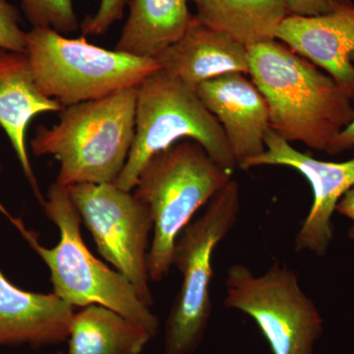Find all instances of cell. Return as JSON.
Returning a JSON list of instances; mask_svg holds the SVG:
<instances>
[{"label": "cell", "mask_w": 354, "mask_h": 354, "mask_svg": "<svg viewBox=\"0 0 354 354\" xmlns=\"http://www.w3.org/2000/svg\"><path fill=\"white\" fill-rule=\"evenodd\" d=\"M152 339L118 312L91 304L74 314L67 354H141Z\"/></svg>", "instance_id": "obj_18"}, {"label": "cell", "mask_w": 354, "mask_h": 354, "mask_svg": "<svg viewBox=\"0 0 354 354\" xmlns=\"http://www.w3.org/2000/svg\"><path fill=\"white\" fill-rule=\"evenodd\" d=\"M137 87L62 109L59 122L39 127L32 155L59 162L55 183H114L131 151L136 127Z\"/></svg>", "instance_id": "obj_2"}, {"label": "cell", "mask_w": 354, "mask_h": 354, "mask_svg": "<svg viewBox=\"0 0 354 354\" xmlns=\"http://www.w3.org/2000/svg\"><path fill=\"white\" fill-rule=\"evenodd\" d=\"M26 53L41 92L64 108L138 87L160 68L153 58L106 50L50 28L26 32Z\"/></svg>", "instance_id": "obj_6"}, {"label": "cell", "mask_w": 354, "mask_h": 354, "mask_svg": "<svg viewBox=\"0 0 354 354\" xmlns=\"http://www.w3.org/2000/svg\"><path fill=\"white\" fill-rule=\"evenodd\" d=\"M274 39L325 70L354 97V3L314 17L286 16Z\"/></svg>", "instance_id": "obj_12"}, {"label": "cell", "mask_w": 354, "mask_h": 354, "mask_svg": "<svg viewBox=\"0 0 354 354\" xmlns=\"http://www.w3.org/2000/svg\"><path fill=\"white\" fill-rule=\"evenodd\" d=\"M160 69L193 88L230 73L249 74L248 48L195 16L183 38L155 57Z\"/></svg>", "instance_id": "obj_15"}, {"label": "cell", "mask_w": 354, "mask_h": 354, "mask_svg": "<svg viewBox=\"0 0 354 354\" xmlns=\"http://www.w3.org/2000/svg\"><path fill=\"white\" fill-rule=\"evenodd\" d=\"M67 190L100 254L132 283L140 299L152 306L148 253L153 221L145 203L113 183L74 184Z\"/></svg>", "instance_id": "obj_9"}, {"label": "cell", "mask_w": 354, "mask_h": 354, "mask_svg": "<svg viewBox=\"0 0 354 354\" xmlns=\"http://www.w3.org/2000/svg\"><path fill=\"white\" fill-rule=\"evenodd\" d=\"M335 212L351 218L354 223V186L341 198Z\"/></svg>", "instance_id": "obj_24"}, {"label": "cell", "mask_w": 354, "mask_h": 354, "mask_svg": "<svg viewBox=\"0 0 354 354\" xmlns=\"http://www.w3.org/2000/svg\"><path fill=\"white\" fill-rule=\"evenodd\" d=\"M21 8L32 28H50L62 35L80 29L73 0H20Z\"/></svg>", "instance_id": "obj_19"}, {"label": "cell", "mask_w": 354, "mask_h": 354, "mask_svg": "<svg viewBox=\"0 0 354 354\" xmlns=\"http://www.w3.org/2000/svg\"><path fill=\"white\" fill-rule=\"evenodd\" d=\"M241 190L232 179L177 237L172 266L183 274L180 290L165 323V354H192L203 341L212 312L209 285L214 250L236 225Z\"/></svg>", "instance_id": "obj_7"}, {"label": "cell", "mask_w": 354, "mask_h": 354, "mask_svg": "<svg viewBox=\"0 0 354 354\" xmlns=\"http://www.w3.org/2000/svg\"><path fill=\"white\" fill-rule=\"evenodd\" d=\"M348 237L349 239H353V241H354V223L353 227H351V230H349Z\"/></svg>", "instance_id": "obj_25"}, {"label": "cell", "mask_w": 354, "mask_h": 354, "mask_svg": "<svg viewBox=\"0 0 354 354\" xmlns=\"http://www.w3.org/2000/svg\"><path fill=\"white\" fill-rule=\"evenodd\" d=\"M225 290V306L251 317L272 354H314L324 320L288 266L274 262L257 276L246 266L232 265Z\"/></svg>", "instance_id": "obj_8"}, {"label": "cell", "mask_w": 354, "mask_h": 354, "mask_svg": "<svg viewBox=\"0 0 354 354\" xmlns=\"http://www.w3.org/2000/svg\"><path fill=\"white\" fill-rule=\"evenodd\" d=\"M43 207L46 216L59 230V242L53 248L41 246L37 235L1 204L0 211L48 266L53 293L72 307L83 308L91 304L108 307L155 337L160 328L158 317L140 299L134 286L123 274L97 260L84 243L80 230L82 220L67 187L57 183L51 184Z\"/></svg>", "instance_id": "obj_3"}, {"label": "cell", "mask_w": 354, "mask_h": 354, "mask_svg": "<svg viewBox=\"0 0 354 354\" xmlns=\"http://www.w3.org/2000/svg\"><path fill=\"white\" fill-rule=\"evenodd\" d=\"M351 59H353L354 64V55ZM353 148H354V120L351 121V124L339 133V136L335 140L330 155L346 152V151L351 150Z\"/></svg>", "instance_id": "obj_23"}, {"label": "cell", "mask_w": 354, "mask_h": 354, "mask_svg": "<svg viewBox=\"0 0 354 354\" xmlns=\"http://www.w3.org/2000/svg\"><path fill=\"white\" fill-rule=\"evenodd\" d=\"M232 176L190 139L156 153L144 165L133 193L145 203L153 221L148 253L151 281L158 283L169 274L177 237Z\"/></svg>", "instance_id": "obj_4"}, {"label": "cell", "mask_w": 354, "mask_h": 354, "mask_svg": "<svg viewBox=\"0 0 354 354\" xmlns=\"http://www.w3.org/2000/svg\"><path fill=\"white\" fill-rule=\"evenodd\" d=\"M0 48L26 53V32L17 7L0 0Z\"/></svg>", "instance_id": "obj_20"}, {"label": "cell", "mask_w": 354, "mask_h": 354, "mask_svg": "<svg viewBox=\"0 0 354 354\" xmlns=\"http://www.w3.org/2000/svg\"><path fill=\"white\" fill-rule=\"evenodd\" d=\"M74 307L55 293L20 290L0 271V346L67 341Z\"/></svg>", "instance_id": "obj_14"}, {"label": "cell", "mask_w": 354, "mask_h": 354, "mask_svg": "<svg viewBox=\"0 0 354 354\" xmlns=\"http://www.w3.org/2000/svg\"><path fill=\"white\" fill-rule=\"evenodd\" d=\"M200 99L223 127L239 167L265 152L270 114L264 95L243 73H230L200 84Z\"/></svg>", "instance_id": "obj_11"}, {"label": "cell", "mask_w": 354, "mask_h": 354, "mask_svg": "<svg viewBox=\"0 0 354 354\" xmlns=\"http://www.w3.org/2000/svg\"><path fill=\"white\" fill-rule=\"evenodd\" d=\"M184 139L198 142L216 164L232 174L239 167L223 127L203 104L196 88L160 68L137 87L134 141L114 185L133 191L147 162Z\"/></svg>", "instance_id": "obj_5"}, {"label": "cell", "mask_w": 354, "mask_h": 354, "mask_svg": "<svg viewBox=\"0 0 354 354\" xmlns=\"http://www.w3.org/2000/svg\"><path fill=\"white\" fill-rule=\"evenodd\" d=\"M201 24L225 32L248 46L274 39L288 16L286 0H191Z\"/></svg>", "instance_id": "obj_17"}, {"label": "cell", "mask_w": 354, "mask_h": 354, "mask_svg": "<svg viewBox=\"0 0 354 354\" xmlns=\"http://www.w3.org/2000/svg\"><path fill=\"white\" fill-rule=\"evenodd\" d=\"M57 354H64V353H57Z\"/></svg>", "instance_id": "obj_27"}, {"label": "cell", "mask_w": 354, "mask_h": 354, "mask_svg": "<svg viewBox=\"0 0 354 354\" xmlns=\"http://www.w3.org/2000/svg\"><path fill=\"white\" fill-rule=\"evenodd\" d=\"M248 75L267 102L272 131L330 155L354 120L353 95L276 39L248 46Z\"/></svg>", "instance_id": "obj_1"}, {"label": "cell", "mask_w": 354, "mask_h": 354, "mask_svg": "<svg viewBox=\"0 0 354 354\" xmlns=\"http://www.w3.org/2000/svg\"><path fill=\"white\" fill-rule=\"evenodd\" d=\"M64 109L39 90L27 53L0 48V127L6 133L23 174L41 206L44 198L28 155L26 133L39 114Z\"/></svg>", "instance_id": "obj_13"}, {"label": "cell", "mask_w": 354, "mask_h": 354, "mask_svg": "<svg viewBox=\"0 0 354 354\" xmlns=\"http://www.w3.org/2000/svg\"><path fill=\"white\" fill-rule=\"evenodd\" d=\"M127 0H101L95 15L88 16L80 25L84 37L101 36L109 32L111 26L124 15Z\"/></svg>", "instance_id": "obj_21"}, {"label": "cell", "mask_w": 354, "mask_h": 354, "mask_svg": "<svg viewBox=\"0 0 354 354\" xmlns=\"http://www.w3.org/2000/svg\"><path fill=\"white\" fill-rule=\"evenodd\" d=\"M265 146L262 155L247 160L241 169L281 165L295 169L309 181L313 203L295 237V250L323 257L334 239L332 218L337 203L354 186V158L342 162L317 160L295 150L272 130L266 135Z\"/></svg>", "instance_id": "obj_10"}, {"label": "cell", "mask_w": 354, "mask_h": 354, "mask_svg": "<svg viewBox=\"0 0 354 354\" xmlns=\"http://www.w3.org/2000/svg\"><path fill=\"white\" fill-rule=\"evenodd\" d=\"M288 15L314 17L351 6L353 0H286Z\"/></svg>", "instance_id": "obj_22"}, {"label": "cell", "mask_w": 354, "mask_h": 354, "mask_svg": "<svg viewBox=\"0 0 354 354\" xmlns=\"http://www.w3.org/2000/svg\"><path fill=\"white\" fill-rule=\"evenodd\" d=\"M191 0H127L129 15L114 50L137 57L153 58L179 41L195 15Z\"/></svg>", "instance_id": "obj_16"}, {"label": "cell", "mask_w": 354, "mask_h": 354, "mask_svg": "<svg viewBox=\"0 0 354 354\" xmlns=\"http://www.w3.org/2000/svg\"><path fill=\"white\" fill-rule=\"evenodd\" d=\"M0 174H1V164H0Z\"/></svg>", "instance_id": "obj_26"}]
</instances>
